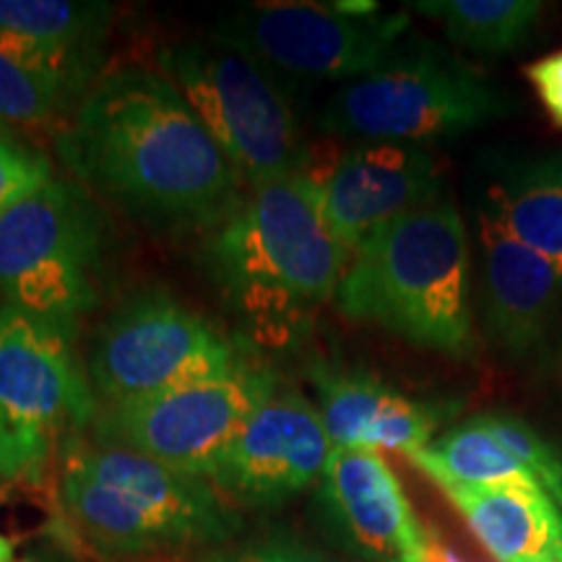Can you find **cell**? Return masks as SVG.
Listing matches in <instances>:
<instances>
[{"mask_svg":"<svg viewBox=\"0 0 562 562\" xmlns=\"http://www.w3.org/2000/svg\"><path fill=\"white\" fill-rule=\"evenodd\" d=\"M70 104L74 100L66 91L0 55V123L47 128L60 121Z\"/></svg>","mask_w":562,"mask_h":562,"instance_id":"obj_22","label":"cell"},{"mask_svg":"<svg viewBox=\"0 0 562 562\" xmlns=\"http://www.w3.org/2000/svg\"><path fill=\"white\" fill-rule=\"evenodd\" d=\"M482 206L516 240L562 271V161H542L497 182Z\"/></svg>","mask_w":562,"mask_h":562,"instance_id":"obj_19","label":"cell"},{"mask_svg":"<svg viewBox=\"0 0 562 562\" xmlns=\"http://www.w3.org/2000/svg\"><path fill=\"white\" fill-rule=\"evenodd\" d=\"M279 389L277 375L245 360L235 370L97 412V440L117 442L180 474L211 482L245 422Z\"/></svg>","mask_w":562,"mask_h":562,"instance_id":"obj_11","label":"cell"},{"mask_svg":"<svg viewBox=\"0 0 562 562\" xmlns=\"http://www.w3.org/2000/svg\"><path fill=\"white\" fill-rule=\"evenodd\" d=\"M321 501L344 539L372 562H422L427 531L389 461L364 448H334Z\"/></svg>","mask_w":562,"mask_h":562,"instance_id":"obj_14","label":"cell"},{"mask_svg":"<svg viewBox=\"0 0 562 562\" xmlns=\"http://www.w3.org/2000/svg\"><path fill=\"white\" fill-rule=\"evenodd\" d=\"M74 341L19 307H0V442L9 480H37L55 438L100 412Z\"/></svg>","mask_w":562,"mask_h":562,"instance_id":"obj_10","label":"cell"},{"mask_svg":"<svg viewBox=\"0 0 562 562\" xmlns=\"http://www.w3.org/2000/svg\"><path fill=\"white\" fill-rule=\"evenodd\" d=\"M412 9L440 21L453 42L482 53L513 50L542 16L537 0H417Z\"/></svg>","mask_w":562,"mask_h":562,"instance_id":"obj_21","label":"cell"},{"mask_svg":"<svg viewBox=\"0 0 562 562\" xmlns=\"http://www.w3.org/2000/svg\"><path fill=\"white\" fill-rule=\"evenodd\" d=\"M201 562H349L323 552L318 547L302 542L292 533L273 531L261 537L245 539L240 544H227L209 552Z\"/></svg>","mask_w":562,"mask_h":562,"instance_id":"obj_24","label":"cell"},{"mask_svg":"<svg viewBox=\"0 0 562 562\" xmlns=\"http://www.w3.org/2000/svg\"><path fill=\"white\" fill-rule=\"evenodd\" d=\"M508 112V102L459 58L425 47L344 83L323 104L318 125L364 144H414L459 136Z\"/></svg>","mask_w":562,"mask_h":562,"instance_id":"obj_7","label":"cell"},{"mask_svg":"<svg viewBox=\"0 0 562 562\" xmlns=\"http://www.w3.org/2000/svg\"><path fill=\"white\" fill-rule=\"evenodd\" d=\"M440 490L497 562H562V513L542 490L516 484Z\"/></svg>","mask_w":562,"mask_h":562,"instance_id":"obj_17","label":"cell"},{"mask_svg":"<svg viewBox=\"0 0 562 562\" xmlns=\"http://www.w3.org/2000/svg\"><path fill=\"white\" fill-rule=\"evenodd\" d=\"M13 554H16V547H13L9 537L0 533V562H13Z\"/></svg>","mask_w":562,"mask_h":562,"instance_id":"obj_28","label":"cell"},{"mask_svg":"<svg viewBox=\"0 0 562 562\" xmlns=\"http://www.w3.org/2000/svg\"><path fill=\"white\" fill-rule=\"evenodd\" d=\"M307 378L334 448L396 451L412 459L430 446L442 422V406L417 402L368 370L315 362Z\"/></svg>","mask_w":562,"mask_h":562,"instance_id":"obj_15","label":"cell"},{"mask_svg":"<svg viewBox=\"0 0 562 562\" xmlns=\"http://www.w3.org/2000/svg\"><path fill=\"white\" fill-rule=\"evenodd\" d=\"M336 307L414 347L472 355V250L459 209L438 201L372 232L351 252Z\"/></svg>","mask_w":562,"mask_h":562,"instance_id":"obj_3","label":"cell"},{"mask_svg":"<svg viewBox=\"0 0 562 562\" xmlns=\"http://www.w3.org/2000/svg\"><path fill=\"white\" fill-rule=\"evenodd\" d=\"M58 149L79 186L149 222L214 227L243 199L240 175L161 70L102 74Z\"/></svg>","mask_w":562,"mask_h":562,"instance_id":"obj_1","label":"cell"},{"mask_svg":"<svg viewBox=\"0 0 562 562\" xmlns=\"http://www.w3.org/2000/svg\"><path fill=\"white\" fill-rule=\"evenodd\" d=\"M331 453L318 404L297 389H277L229 442L211 484L235 503L269 508L321 482Z\"/></svg>","mask_w":562,"mask_h":562,"instance_id":"obj_12","label":"cell"},{"mask_svg":"<svg viewBox=\"0 0 562 562\" xmlns=\"http://www.w3.org/2000/svg\"><path fill=\"white\" fill-rule=\"evenodd\" d=\"M159 66L243 186L258 188L302 172L307 146L297 117L279 79L261 63L206 37L161 50Z\"/></svg>","mask_w":562,"mask_h":562,"instance_id":"obj_6","label":"cell"},{"mask_svg":"<svg viewBox=\"0 0 562 562\" xmlns=\"http://www.w3.org/2000/svg\"><path fill=\"white\" fill-rule=\"evenodd\" d=\"M0 480H9V463H5L3 442H0Z\"/></svg>","mask_w":562,"mask_h":562,"instance_id":"obj_29","label":"cell"},{"mask_svg":"<svg viewBox=\"0 0 562 562\" xmlns=\"http://www.w3.org/2000/svg\"><path fill=\"white\" fill-rule=\"evenodd\" d=\"M104 224L76 180H47L0 216V292L5 305L68 336L97 305Z\"/></svg>","mask_w":562,"mask_h":562,"instance_id":"obj_5","label":"cell"},{"mask_svg":"<svg viewBox=\"0 0 562 562\" xmlns=\"http://www.w3.org/2000/svg\"><path fill=\"white\" fill-rule=\"evenodd\" d=\"M526 79L537 91L539 102L552 125L562 128V50L547 53L526 66Z\"/></svg>","mask_w":562,"mask_h":562,"instance_id":"obj_26","label":"cell"},{"mask_svg":"<svg viewBox=\"0 0 562 562\" xmlns=\"http://www.w3.org/2000/svg\"><path fill=\"white\" fill-rule=\"evenodd\" d=\"M492 432L518 461L529 469L533 480L550 501L562 513V453L558 446L542 438L524 419L510 417V414H482Z\"/></svg>","mask_w":562,"mask_h":562,"instance_id":"obj_23","label":"cell"},{"mask_svg":"<svg viewBox=\"0 0 562 562\" xmlns=\"http://www.w3.org/2000/svg\"><path fill=\"white\" fill-rule=\"evenodd\" d=\"M24 562H30V560H24Z\"/></svg>","mask_w":562,"mask_h":562,"instance_id":"obj_30","label":"cell"},{"mask_svg":"<svg viewBox=\"0 0 562 562\" xmlns=\"http://www.w3.org/2000/svg\"><path fill=\"white\" fill-rule=\"evenodd\" d=\"M406 30V13H383L378 3L277 0L243 5L206 37L261 63L277 79L349 83L385 66Z\"/></svg>","mask_w":562,"mask_h":562,"instance_id":"obj_8","label":"cell"},{"mask_svg":"<svg viewBox=\"0 0 562 562\" xmlns=\"http://www.w3.org/2000/svg\"><path fill=\"white\" fill-rule=\"evenodd\" d=\"M321 188L323 214L351 256L372 232L440 201L438 161L425 146L360 144L302 172Z\"/></svg>","mask_w":562,"mask_h":562,"instance_id":"obj_13","label":"cell"},{"mask_svg":"<svg viewBox=\"0 0 562 562\" xmlns=\"http://www.w3.org/2000/svg\"><path fill=\"white\" fill-rule=\"evenodd\" d=\"M422 562H463V560L451 550V547L442 544L438 537H432V533L427 531L425 550H422Z\"/></svg>","mask_w":562,"mask_h":562,"instance_id":"obj_27","label":"cell"},{"mask_svg":"<svg viewBox=\"0 0 562 562\" xmlns=\"http://www.w3.org/2000/svg\"><path fill=\"white\" fill-rule=\"evenodd\" d=\"M60 503L97 550L149 554L227 542L240 526L214 484L117 442H66Z\"/></svg>","mask_w":562,"mask_h":562,"instance_id":"obj_4","label":"cell"},{"mask_svg":"<svg viewBox=\"0 0 562 562\" xmlns=\"http://www.w3.org/2000/svg\"><path fill=\"white\" fill-rule=\"evenodd\" d=\"M112 16L115 5L91 0H0V30L97 60H102Z\"/></svg>","mask_w":562,"mask_h":562,"instance_id":"obj_20","label":"cell"},{"mask_svg":"<svg viewBox=\"0 0 562 562\" xmlns=\"http://www.w3.org/2000/svg\"><path fill=\"white\" fill-rule=\"evenodd\" d=\"M50 161L16 140L0 138V216L50 178Z\"/></svg>","mask_w":562,"mask_h":562,"instance_id":"obj_25","label":"cell"},{"mask_svg":"<svg viewBox=\"0 0 562 562\" xmlns=\"http://www.w3.org/2000/svg\"><path fill=\"white\" fill-rule=\"evenodd\" d=\"M482 245V311L495 344L524 357L550 328L562 294V271L526 248L490 209L476 211Z\"/></svg>","mask_w":562,"mask_h":562,"instance_id":"obj_16","label":"cell"},{"mask_svg":"<svg viewBox=\"0 0 562 562\" xmlns=\"http://www.w3.org/2000/svg\"><path fill=\"white\" fill-rule=\"evenodd\" d=\"M248 357L235 339L165 290L131 294L108 315L89 351V383L123 404L235 370Z\"/></svg>","mask_w":562,"mask_h":562,"instance_id":"obj_9","label":"cell"},{"mask_svg":"<svg viewBox=\"0 0 562 562\" xmlns=\"http://www.w3.org/2000/svg\"><path fill=\"white\" fill-rule=\"evenodd\" d=\"M349 258L305 175L250 188L203 243V266L229 311L252 339L281 349L336 297Z\"/></svg>","mask_w":562,"mask_h":562,"instance_id":"obj_2","label":"cell"},{"mask_svg":"<svg viewBox=\"0 0 562 562\" xmlns=\"http://www.w3.org/2000/svg\"><path fill=\"white\" fill-rule=\"evenodd\" d=\"M419 472H425L438 487L463 484V487H537L529 469L503 446L490 430L484 417L461 422L440 438H435L425 451L409 459Z\"/></svg>","mask_w":562,"mask_h":562,"instance_id":"obj_18","label":"cell"}]
</instances>
